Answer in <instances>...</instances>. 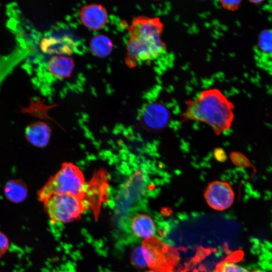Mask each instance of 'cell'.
<instances>
[{"label":"cell","mask_w":272,"mask_h":272,"mask_svg":"<svg viewBox=\"0 0 272 272\" xmlns=\"http://www.w3.org/2000/svg\"><path fill=\"white\" fill-rule=\"evenodd\" d=\"M79 16L81 22L86 27L94 30L103 28L108 19L106 8L97 4L83 6L80 10Z\"/></svg>","instance_id":"9"},{"label":"cell","mask_w":272,"mask_h":272,"mask_svg":"<svg viewBox=\"0 0 272 272\" xmlns=\"http://www.w3.org/2000/svg\"><path fill=\"white\" fill-rule=\"evenodd\" d=\"M51 133L50 127L44 121H35L29 124L25 129L27 141L38 148H44L48 144Z\"/></svg>","instance_id":"10"},{"label":"cell","mask_w":272,"mask_h":272,"mask_svg":"<svg viewBox=\"0 0 272 272\" xmlns=\"http://www.w3.org/2000/svg\"><path fill=\"white\" fill-rule=\"evenodd\" d=\"M141 249L147 265L154 272H169L179 259L177 251L157 237L145 239Z\"/></svg>","instance_id":"5"},{"label":"cell","mask_w":272,"mask_h":272,"mask_svg":"<svg viewBox=\"0 0 272 272\" xmlns=\"http://www.w3.org/2000/svg\"><path fill=\"white\" fill-rule=\"evenodd\" d=\"M208 205L217 211L230 208L234 200V192L231 185L226 181L216 180L208 184L204 193Z\"/></svg>","instance_id":"7"},{"label":"cell","mask_w":272,"mask_h":272,"mask_svg":"<svg viewBox=\"0 0 272 272\" xmlns=\"http://www.w3.org/2000/svg\"><path fill=\"white\" fill-rule=\"evenodd\" d=\"M4 194L10 201L20 203L23 201L28 196V187L25 183L18 179L8 181L4 188Z\"/></svg>","instance_id":"12"},{"label":"cell","mask_w":272,"mask_h":272,"mask_svg":"<svg viewBox=\"0 0 272 272\" xmlns=\"http://www.w3.org/2000/svg\"><path fill=\"white\" fill-rule=\"evenodd\" d=\"M9 247V240L7 237L0 232V257L4 255Z\"/></svg>","instance_id":"20"},{"label":"cell","mask_w":272,"mask_h":272,"mask_svg":"<svg viewBox=\"0 0 272 272\" xmlns=\"http://www.w3.org/2000/svg\"><path fill=\"white\" fill-rule=\"evenodd\" d=\"M164 30V24L158 17H134L128 28L129 37L126 45V64L134 67L166 54L167 47L162 38Z\"/></svg>","instance_id":"1"},{"label":"cell","mask_w":272,"mask_h":272,"mask_svg":"<svg viewBox=\"0 0 272 272\" xmlns=\"http://www.w3.org/2000/svg\"><path fill=\"white\" fill-rule=\"evenodd\" d=\"M257 48L260 58L268 60L272 57V28L265 29L260 33Z\"/></svg>","instance_id":"15"},{"label":"cell","mask_w":272,"mask_h":272,"mask_svg":"<svg viewBox=\"0 0 272 272\" xmlns=\"http://www.w3.org/2000/svg\"><path fill=\"white\" fill-rule=\"evenodd\" d=\"M49 219L53 223H65L73 221L81 216L85 211L91 210L93 214L96 207L89 194H56L43 202Z\"/></svg>","instance_id":"4"},{"label":"cell","mask_w":272,"mask_h":272,"mask_svg":"<svg viewBox=\"0 0 272 272\" xmlns=\"http://www.w3.org/2000/svg\"><path fill=\"white\" fill-rule=\"evenodd\" d=\"M169 272H173V271H169Z\"/></svg>","instance_id":"22"},{"label":"cell","mask_w":272,"mask_h":272,"mask_svg":"<svg viewBox=\"0 0 272 272\" xmlns=\"http://www.w3.org/2000/svg\"><path fill=\"white\" fill-rule=\"evenodd\" d=\"M269 59L271 60L270 61H272V57Z\"/></svg>","instance_id":"21"},{"label":"cell","mask_w":272,"mask_h":272,"mask_svg":"<svg viewBox=\"0 0 272 272\" xmlns=\"http://www.w3.org/2000/svg\"><path fill=\"white\" fill-rule=\"evenodd\" d=\"M214 272H261L259 270H250L229 260H223L219 263Z\"/></svg>","instance_id":"16"},{"label":"cell","mask_w":272,"mask_h":272,"mask_svg":"<svg viewBox=\"0 0 272 272\" xmlns=\"http://www.w3.org/2000/svg\"><path fill=\"white\" fill-rule=\"evenodd\" d=\"M181 122L198 121L209 125L219 135L231 127L234 118V105L219 89L201 91L198 96L186 100Z\"/></svg>","instance_id":"2"},{"label":"cell","mask_w":272,"mask_h":272,"mask_svg":"<svg viewBox=\"0 0 272 272\" xmlns=\"http://www.w3.org/2000/svg\"><path fill=\"white\" fill-rule=\"evenodd\" d=\"M170 113L163 104L153 102L146 104L142 109L140 121L146 130L158 132L164 129L168 124Z\"/></svg>","instance_id":"6"},{"label":"cell","mask_w":272,"mask_h":272,"mask_svg":"<svg viewBox=\"0 0 272 272\" xmlns=\"http://www.w3.org/2000/svg\"><path fill=\"white\" fill-rule=\"evenodd\" d=\"M56 105H45L41 99L38 98V100L37 102H34L31 100V104L30 107L27 109H25L24 110H27L28 112H32L33 114H36L42 117L43 118H47L52 120L48 115V111L51 108L56 106Z\"/></svg>","instance_id":"17"},{"label":"cell","mask_w":272,"mask_h":272,"mask_svg":"<svg viewBox=\"0 0 272 272\" xmlns=\"http://www.w3.org/2000/svg\"><path fill=\"white\" fill-rule=\"evenodd\" d=\"M90 48L94 55L103 58L108 56L111 53L113 49V43L107 36L97 35L91 39Z\"/></svg>","instance_id":"14"},{"label":"cell","mask_w":272,"mask_h":272,"mask_svg":"<svg viewBox=\"0 0 272 272\" xmlns=\"http://www.w3.org/2000/svg\"><path fill=\"white\" fill-rule=\"evenodd\" d=\"M75 63L71 57L57 55L51 57L48 61V72L55 78L63 79L69 78L74 69Z\"/></svg>","instance_id":"11"},{"label":"cell","mask_w":272,"mask_h":272,"mask_svg":"<svg viewBox=\"0 0 272 272\" xmlns=\"http://www.w3.org/2000/svg\"><path fill=\"white\" fill-rule=\"evenodd\" d=\"M132 260L134 265L140 268H143L147 265L142 254L141 246L136 248L132 254Z\"/></svg>","instance_id":"18"},{"label":"cell","mask_w":272,"mask_h":272,"mask_svg":"<svg viewBox=\"0 0 272 272\" xmlns=\"http://www.w3.org/2000/svg\"><path fill=\"white\" fill-rule=\"evenodd\" d=\"M86 185L87 181L80 168L72 163L64 162L60 170L37 191V197L43 202L56 194L84 195L87 193Z\"/></svg>","instance_id":"3"},{"label":"cell","mask_w":272,"mask_h":272,"mask_svg":"<svg viewBox=\"0 0 272 272\" xmlns=\"http://www.w3.org/2000/svg\"><path fill=\"white\" fill-rule=\"evenodd\" d=\"M241 1H220L221 7L224 9L229 11L237 10L241 5Z\"/></svg>","instance_id":"19"},{"label":"cell","mask_w":272,"mask_h":272,"mask_svg":"<svg viewBox=\"0 0 272 272\" xmlns=\"http://www.w3.org/2000/svg\"><path fill=\"white\" fill-rule=\"evenodd\" d=\"M68 42L53 37H45L40 42V48L45 53L70 54L73 52V47Z\"/></svg>","instance_id":"13"},{"label":"cell","mask_w":272,"mask_h":272,"mask_svg":"<svg viewBox=\"0 0 272 272\" xmlns=\"http://www.w3.org/2000/svg\"><path fill=\"white\" fill-rule=\"evenodd\" d=\"M155 222L150 216L139 214L130 222V229L132 233L139 238L146 239L156 237L157 233L161 237L167 232L169 224L165 222Z\"/></svg>","instance_id":"8"}]
</instances>
